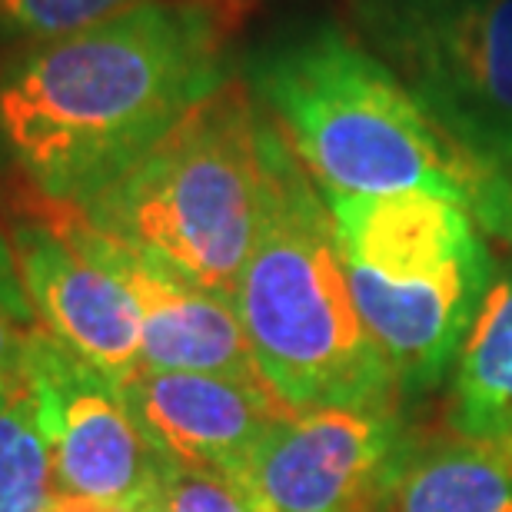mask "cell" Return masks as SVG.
Segmentation results:
<instances>
[{
	"label": "cell",
	"mask_w": 512,
	"mask_h": 512,
	"mask_svg": "<svg viewBox=\"0 0 512 512\" xmlns=\"http://www.w3.org/2000/svg\"><path fill=\"white\" fill-rule=\"evenodd\" d=\"M44 512H127V509L110 506V503H97V499H87V496L54 493V499H50Z\"/></svg>",
	"instance_id": "cell-18"
},
{
	"label": "cell",
	"mask_w": 512,
	"mask_h": 512,
	"mask_svg": "<svg viewBox=\"0 0 512 512\" xmlns=\"http://www.w3.org/2000/svg\"><path fill=\"white\" fill-rule=\"evenodd\" d=\"M37 423L47 439L54 489L137 512L160 493L163 459L153 453L127 399L104 373L34 326L27 340Z\"/></svg>",
	"instance_id": "cell-7"
},
{
	"label": "cell",
	"mask_w": 512,
	"mask_h": 512,
	"mask_svg": "<svg viewBox=\"0 0 512 512\" xmlns=\"http://www.w3.org/2000/svg\"><path fill=\"white\" fill-rule=\"evenodd\" d=\"M446 433L512 449V270L493 280L459 346Z\"/></svg>",
	"instance_id": "cell-12"
},
{
	"label": "cell",
	"mask_w": 512,
	"mask_h": 512,
	"mask_svg": "<svg viewBox=\"0 0 512 512\" xmlns=\"http://www.w3.org/2000/svg\"><path fill=\"white\" fill-rule=\"evenodd\" d=\"M403 443L396 409H300L266 429L230 479L256 512H373Z\"/></svg>",
	"instance_id": "cell-8"
},
{
	"label": "cell",
	"mask_w": 512,
	"mask_h": 512,
	"mask_svg": "<svg viewBox=\"0 0 512 512\" xmlns=\"http://www.w3.org/2000/svg\"><path fill=\"white\" fill-rule=\"evenodd\" d=\"M157 499L167 512H256L230 476L170 463L163 466Z\"/></svg>",
	"instance_id": "cell-15"
},
{
	"label": "cell",
	"mask_w": 512,
	"mask_h": 512,
	"mask_svg": "<svg viewBox=\"0 0 512 512\" xmlns=\"http://www.w3.org/2000/svg\"><path fill=\"white\" fill-rule=\"evenodd\" d=\"M230 20L207 0H143L47 40L0 74V140L40 197L87 203L230 80Z\"/></svg>",
	"instance_id": "cell-1"
},
{
	"label": "cell",
	"mask_w": 512,
	"mask_h": 512,
	"mask_svg": "<svg viewBox=\"0 0 512 512\" xmlns=\"http://www.w3.org/2000/svg\"><path fill=\"white\" fill-rule=\"evenodd\" d=\"M20 283L37 323L124 389L143 370L140 310L100 233L77 203L37 197L10 227Z\"/></svg>",
	"instance_id": "cell-6"
},
{
	"label": "cell",
	"mask_w": 512,
	"mask_h": 512,
	"mask_svg": "<svg viewBox=\"0 0 512 512\" xmlns=\"http://www.w3.org/2000/svg\"><path fill=\"white\" fill-rule=\"evenodd\" d=\"M346 10L433 124L512 183V0H346Z\"/></svg>",
	"instance_id": "cell-5"
},
{
	"label": "cell",
	"mask_w": 512,
	"mask_h": 512,
	"mask_svg": "<svg viewBox=\"0 0 512 512\" xmlns=\"http://www.w3.org/2000/svg\"><path fill=\"white\" fill-rule=\"evenodd\" d=\"M247 87L326 197L436 193L512 243V183L469 160L353 30H283L247 57Z\"/></svg>",
	"instance_id": "cell-2"
},
{
	"label": "cell",
	"mask_w": 512,
	"mask_h": 512,
	"mask_svg": "<svg viewBox=\"0 0 512 512\" xmlns=\"http://www.w3.org/2000/svg\"><path fill=\"white\" fill-rule=\"evenodd\" d=\"M163 463L233 476L266 429L290 416L270 386L217 373L140 370L120 389Z\"/></svg>",
	"instance_id": "cell-9"
},
{
	"label": "cell",
	"mask_w": 512,
	"mask_h": 512,
	"mask_svg": "<svg viewBox=\"0 0 512 512\" xmlns=\"http://www.w3.org/2000/svg\"><path fill=\"white\" fill-rule=\"evenodd\" d=\"M260 213L233 306L276 399L396 409L399 389L346 283L333 213L283 133L260 110Z\"/></svg>",
	"instance_id": "cell-3"
},
{
	"label": "cell",
	"mask_w": 512,
	"mask_h": 512,
	"mask_svg": "<svg viewBox=\"0 0 512 512\" xmlns=\"http://www.w3.org/2000/svg\"><path fill=\"white\" fill-rule=\"evenodd\" d=\"M104 233V230H100ZM107 260L137 300L143 370L217 373L266 386L237 306L104 233Z\"/></svg>",
	"instance_id": "cell-10"
},
{
	"label": "cell",
	"mask_w": 512,
	"mask_h": 512,
	"mask_svg": "<svg viewBox=\"0 0 512 512\" xmlns=\"http://www.w3.org/2000/svg\"><path fill=\"white\" fill-rule=\"evenodd\" d=\"M373 512H512V449L406 436Z\"/></svg>",
	"instance_id": "cell-11"
},
{
	"label": "cell",
	"mask_w": 512,
	"mask_h": 512,
	"mask_svg": "<svg viewBox=\"0 0 512 512\" xmlns=\"http://www.w3.org/2000/svg\"><path fill=\"white\" fill-rule=\"evenodd\" d=\"M27 340L30 330L0 313V396L14 399V403H34Z\"/></svg>",
	"instance_id": "cell-16"
},
{
	"label": "cell",
	"mask_w": 512,
	"mask_h": 512,
	"mask_svg": "<svg viewBox=\"0 0 512 512\" xmlns=\"http://www.w3.org/2000/svg\"><path fill=\"white\" fill-rule=\"evenodd\" d=\"M207 4H210V7H217L227 20H237V17H240V10L247 7L250 0H207Z\"/></svg>",
	"instance_id": "cell-19"
},
{
	"label": "cell",
	"mask_w": 512,
	"mask_h": 512,
	"mask_svg": "<svg viewBox=\"0 0 512 512\" xmlns=\"http://www.w3.org/2000/svg\"><path fill=\"white\" fill-rule=\"evenodd\" d=\"M137 4L143 0H0V20L14 34L47 44V40L104 24Z\"/></svg>",
	"instance_id": "cell-14"
},
{
	"label": "cell",
	"mask_w": 512,
	"mask_h": 512,
	"mask_svg": "<svg viewBox=\"0 0 512 512\" xmlns=\"http://www.w3.org/2000/svg\"><path fill=\"white\" fill-rule=\"evenodd\" d=\"M54 493L37 403L0 396V512H44Z\"/></svg>",
	"instance_id": "cell-13"
},
{
	"label": "cell",
	"mask_w": 512,
	"mask_h": 512,
	"mask_svg": "<svg viewBox=\"0 0 512 512\" xmlns=\"http://www.w3.org/2000/svg\"><path fill=\"white\" fill-rule=\"evenodd\" d=\"M0 313L10 316V320L17 326H24V330H34L37 326V313L27 300L24 283H20L14 247H10V237L4 230H0Z\"/></svg>",
	"instance_id": "cell-17"
},
{
	"label": "cell",
	"mask_w": 512,
	"mask_h": 512,
	"mask_svg": "<svg viewBox=\"0 0 512 512\" xmlns=\"http://www.w3.org/2000/svg\"><path fill=\"white\" fill-rule=\"evenodd\" d=\"M137 512H167V509H163V506H160V499H153V503H147V506H140Z\"/></svg>",
	"instance_id": "cell-20"
},
{
	"label": "cell",
	"mask_w": 512,
	"mask_h": 512,
	"mask_svg": "<svg viewBox=\"0 0 512 512\" xmlns=\"http://www.w3.org/2000/svg\"><path fill=\"white\" fill-rule=\"evenodd\" d=\"M260 107L230 77L97 197V230L233 300L260 213Z\"/></svg>",
	"instance_id": "cell-4"
}]
</instances>
